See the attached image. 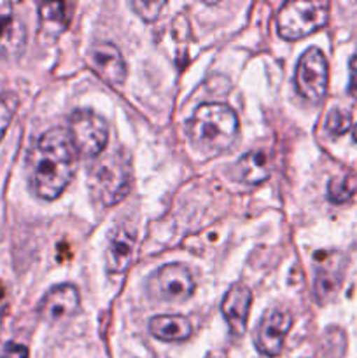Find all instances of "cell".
Returning <instances> with one entry per match:
<instances>
[{
    "label": "cell",
    "mask_w": 357,
    "mask_h": 358,
    "mask_svg": "<svg viewBox=\"0 0 357 358\" xmlns=\"http://www.w3.org/2000/svg\"><path fill=\"white\" fill-rule=\"evenodd\" d=\"M77 150L69 129L51 128L42 133L27 156V178L37 198L52 201L72 182Z\"/></svg>",
    "instance_id": "1"
},
{
    "label": "cell",
    "mask_w": 357,
    "mask_h": 358,
    "mask_svg": "<svg viewBox=\"0 0 357 358\" xmlns=\"http://www.w3.org/2000/svg\"><path fill=\"white\" fill-rule=\"evenodd\" d=\"M238 129L237 112L219 101L202 103L188 122L189 140L206 156H217L231 149L238 138Z\"/></svg>",
    "instance_id": "2"
},
{
    "label": "cell",
    "mask_w": 357,
    "mask_h": 358,
    "mask_svg": "<svg viewBox=\"0 0 357 358\" xmlns=\"http://www.w3.org/2000/svg\"><path fill=\"white\" fill-rule=\"evenodd\" d=\"M132 164L122 150H114L97 161L90 171V189L104 206H114L132 189Z\"/></svg>",
    "instance_id": "3"
},
{
    "label": "cell",
    "mask_w": 357,
    "mask_h": 358,
    "mask_svg": "<svg viewBox=\"0 0 357 358\" xmlns=\"http://www.w3.org/2000/svg\"><path fill=\"white\" fill-rule=\"evenodd\" d=\"M328 20V2H286L276 14V31L286 41H300L326 27Z\"/></svg>",
    "instance_id": "4"
},
{
    "label": "cell",
    "mask_w": 357,
    "mask_h": 358,
    "mask_svg": "<svg viewBox=\"0 0 357 358\" xmlns=\"http://www.w3.org/2000/svg\"><path fill=\"white\" fill-rule=\"evenodd\" d=\"M69 133L74 147L84 157H98L108 143V126L102 115L77 108L69 117Z\"/></svg>",
    "instance_id": "5"
},
{
    "label": "cell",
    "mask_w": 357,
    "mask_h": 358,
    "mask_svg": "<svg viewBox=\"0 0 357 358\" xmlns=\"http://www.w3.org/2000/svg\"><path fill=\"white\" fill-rule=\"evenodd\" d=\"M329 66L324 52L318 48H308L296 66V87L310 103H321L328 93Z\"/></svg>",
    "instance_id": "6"
},
{
    "label": "cell",
    "mask_w": 357,
    "mask_h": 358,
    "mask_svg": "<svg viewBox=\"0 0 357 358\" xmlns=\"http://www.w3.org/2000/svg\"><path fill=\"white\" fill-rule=\"evenodd\" d=\"M147 290L150 296L160 301L182 303L195 292V280L186 266L167 264L150 276Z\"/></svg>",
    "instance_id": "7"
},
{
    "label": "cell",
    "mask_w": 357,
    "mask_h": 358,
    "mask_svg": "<svg viewBox=\"0 0 357 358\" xmlns=\"http://www.w3.org/2000/svg\"><path fill=\"white\" fill-rule=\"evenodd\" d=\"M293 325V317L282 308H273L262 315L258 329H255V348L266 357H276L282 352L284 341Z\"/></svg>",
    "instance_id": "8"
},
{
    "label": "cell",
    "mask_w": 357,
    "mask_h": 358,
    "mask_svg": "<svg viewBox=\"0 0 357 358\" xmlns=\"http://www.w3.org/2000/svg\"><path fill=\"white\" fill-rule=\"evenodd\" d=\"M80 297L79 290L72 283H59L52 287L37 306V313L46 322H62L74 317L79 311Z\"/></svg>",
    "instance_id": "9"
},
{
    "label": "cell",
    "mask_w": 357,
    "mask_h": 358,
    "mask_svg": "<svg viewBox=\"0 0 357 358\" xmlns=\"http://www.w3.org/2000/svg\"><path fill=\"white\" fill-rule=\"evenodd\" d=\"M88 62L104 83L121 86L126 80V63L118 45L112 42H97L88 52Z\"/></svg>",
    "instance_id": "10"
},
{
    "label": "cell",
    "mask_w": 357,
    "mask_h": 358,
    "mask_svg": "<svg viewBox=\"0 0 357 358\" xmlns=\"http://www.w3.org/2000/svg\"><path fill=\"white\" fill-rule=\"evenodd\" d=\"M27 44V27L21 21L14 6L0 0V56L20 55Z\"/></svg>",
    "instance_id": "11"
},
{
    "label": "cell",
    "mask_w": 357,
    "mask_h": 358,
    "mask_svg": "<svg viewBox=\"0 0 357 358\" xmlns=\"http://www.w3.org/2000/svg\"><path fill=\"white\" fill-rule=\"evenodd\" d=\"M251 304L252 292L244 283H234L224 296L223 303H220V311L234 336H241L247 329Z\"/></svg>",
    "instance_id": "12"
},
{
    "label": "cell",
    "mask_w": 357,
    "mask_h": 358,
    "mask_svg": "<svg viewBox=\"0 0 357 358\" xmlns=\"http://www.w3.org/2000/svg\"><path fill=\"white\" fill-rule=\"evenodd\" d=\"M342 255L340 254H317L315 255V296L317 299L326 301L335 296L342 285L343 278Z\"/></svg>",
    "instance_id": "13"
},
{
    "label": "cell",
    "mask_w": 357,
    "mask_h": 358,
    "mask_svg": "<svg viewBox=\"0 0 357 358\" xmlns=\"http://www.w3.org/2000/svg\"><path fill=\"white\" fill-rule=\"evenodd\" d=\"M136 236L128 227H119L108 238L107 247V269L112 275H121L132 264L135 254Z\"/></svg>",
    "instance_id": "14"
},
{
    "label": "cell",
    "mask_w": 357,
    "mask_h": 358,
    "mask_svg": "<svg viewBox=\"0 0 357 358\" xmlns=\"http://www.w3.org/2000/svg\"><path fill=\"white\" fill-rule=\"evenodd\" d=\"M233 175L244 184H261L272 173L270 157L265 150H251L245 152L234 164Z\"/></svg>",
    "instance_id": "15"
},
{
    "label": "cell",
    "mask_w": 357,
    "mask_h": 358,
    "mask_svg": "<svg viewBox=\"0 0 357 358\" xmlns=\"http://www.w3.org/2000/svg\"><path fill=\"white\" fill-rule=\"evenodd\" d=\"M149 332L160 341L178 343L189 339L192 334V325L181 315H161L149 322Z\"/></svg>",
    "instance_id": "16"
},
{
    "label": "cell",
    "mask_w": 357,
    "mask_h": 358,
    "mask_svg": "<svg viewBox=\"0 0 357 358\" xmlns=\"http://www.w3.org/2000/svg\"><path fill=\"white\" fill-rule=\"evenodd\" d=\"M70 6L65 2H42L38 6V20L41 28L48 35H59L69 28L70 23Z\"/></svg>",
    "instance_id": "17"
},
{
    "label": "cell",
    "mask_w": 357,
    "mask_h": 358,
    "mask_svg": "<svg viewBox=\"0 0 357 358\" xmlns=\"http://www.w3.org/2000/svg\"><path fill=\"white\" fill-rule=\"evenodd\" d=\"M352 128V114L349 110H342V108H332L326 119V129L329 135L340 136L345 135L349 129Z\"/></svg>",
    "instance_id": "18"
},
{
    "label": "cell",
    "mask_w": 357,
    "mask_h": 358,
    "mask_svg": "<svg viewBox=\"0 0 357 358\" xmlns=\"http://www.w3.org/2000/svg\"><path fill=\"white\" fill-rule=\"evenodd\" d=\"M354 191L356 185L346 177L332 178L328 185V196L332 203H346L354 196Z\"/></svg>",
    "instance_id": "19"
},
{
    "label": "cell",
    "mask_w": 357,
    "mask_h": 358,
    "mask_svg": "<svg viewBox=\"0 0 357 358\" xmlns=\"http://www.w3.org/2000/svg\"><path fill=\"white\" fill-rule=\"evenodd\" d=\"M18 108V98L14 94H0V140L6 135L14 112Z\"/></svg>",
    "instance_id": "20"
},
{
    "label": "cell",
    "mask_w": 357,
    "mask_h": 358,
    "mask_svg": "<svg viewBox=\"0 0 357 358\" xmlns=\"http://www.w3.org/2000/svg\"><path fill=\"white\" fill-rule=\"evenodd\" d=\"M130 6H132V9L135 10L136 14H140L146 21H154L158 16H160L161 9L167 7V3L164 2H132Z\"/></svg>",
    "instance_id": "21"
},
{
    "label": "cell",
    "mask_w": 357,
    "mask_h": 358,
    "mask_svg": "<svg viewBox=\"0 0 357 358\" xmlns=\"http://www.w3.org/2000/svg\"><path fill=\"white\" fill-rule=\"evenodd\" d=\"M0 358H28V348L20 343H6L0 350Z\"/></svg>",
    "instance_id": "22"
},
{
    "label": "cell",
    "mask_w": 357,
    "mask_h": 358,
    "mask_svg": "<svg viewBox=\"0 0 357 358\" xmlns=\"http://www.w3.org/2000/svg\"><path fill=\"white\" fill-rule=\"evenodd\" d=\"M349 93L354 98H357V51L354 52L352 59H350V83H349Z\"/></svg>",
    "instance_id": "23"
},
{
    "label": "cell",
    "mask_w": 357,
    "mask_h": 358,
    "mask_svg": "<svg viewBox=\"0 0 357 358\" xmlns=\"http://www.w3.org/2000/svg\"><path fill=\"white\" fill-rule=\"evenodd\" d=\"M354 140H356V142H357V124L354 126Z\"/></svg>",
    "instance_id": "24"
},
{
    "label": "cell",
    "mask_w": 357,
    "mask_h": 358,
    "mask_svg": "<svg viewBox=\"0 0 357 358\" xmlns=\"http://www.w3.org/2000/svg\"><path fill=\"white\" fill-rule=\"evenodd\" d=\"M0 320H2V315H0Z\"/></svg>",
    "instance_id": "25"
}]
</instances>
